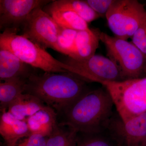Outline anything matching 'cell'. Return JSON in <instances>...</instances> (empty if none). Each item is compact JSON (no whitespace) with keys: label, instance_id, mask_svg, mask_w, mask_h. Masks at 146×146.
<instances>
[{"label":"cell","instance_id":"7","mask_svg":"<svg viewBox=\"0 0 146 146\" xmlns=\"http://www.w3.org/2000/svg\"><path fill=\"white\" fill-rule=\"evenodd\" d=\"M21 34L46 49H52L60 53L58 38L62 27L42 8L33 10L24 22Z\"/></svg>","mask_w":146,"mask_h":146},{"label":"cell","instance_id":"10","mask_svg":"<svg viewBox=\"0 0 146 146\" xmlns=\"http://www.w3.org/2000/svg\"><path fill=\"white\" fill-rule=\"evenodd\" d=\"M122 146H143L146 142V112L119 123Z\"/></svg>","mask_w":146,"mask_h":146},{"label":"cell","instance_id":"11","mask_svg":"<svg viewBox=\"0 0 146 146\" xmlns=\"http://www.w3.org/2000/svg\"><path fill=\"white\" fill-rule=\"evenodd\" d=\"M0 133L5 146H16L31 133L25 121L18 119L8 111L1 112Z\"/></svg>","mask_w":146,"mask_h":146},{"label":"cell","instance_id":"24","mask_svg":"<svg viewBox=\"0 0 146 146\" xmlns=\"http://www.w3.org/2000/svg\"><path fill=\"white\" fill-rule=\"evenodd\" d=\"M48 137L40 134L31 133L18 142L16 146H46Z\"/></svg>","mask_w":146,"mask_h":146},{"label":"cell","instance_id":"16","mask_svg":"<svg viewBox=\"0 0 146 146\" xmlns=\"http://www.w3.org/2000/svg\"><path fill=\"white\" fill-rule=\"evenodd\" d=\"M46 106L36 97L24 93L10 105L8 111L18 119L25 121Z\"/></svg>","mask_w":146,"mask_h":146},{"label":"cell","instance_id":"14","mask_svg":"<svg viewBox=\"0 0 146 146\" xmlns=\"http://www.w3.org/2000/svg\"><path fill=\"white\" fill-rule=\"evenodd\" d=\"M56 120L57 114L54 110L46 106L27 118L25 121L31 134H40L48 138L57 123Z\"/></svg>","mask_w":146,"mask_h":146},{"label":"cell","instance_id":"13","mask_svg":"<svg viewBox=\"0 0 146 146\" xmlns=\"http://www.w3.org/2000/svg\"><path fill=\"white\" fill-rule=\"evenodd\" d=\"M99 32L89 28L78 32L74 48L69 57L84 61L95 55L99 44Z\"/></svg>","mask_w":146,"mask_h":146},{"label":"cell","instance_id":"20","mask_svg":"<svg viewBox=\"0 0 146 146\" xmlns=\"http://www.w3.org/2000/svg\"><path fill=\"white\" fill-rule=\"evenodd\" d=\"M56 124L48 138L46 146H76L78 133L67 126Z\"/></svg>","mask_w":146,"mask_h":146},{"label":"cell","instance_id":"8","mask_svg":"<svg viewBox=\"0 0 146 146\" xmlns=\"http://www.w3.org/2000/svg\"><path fill=\"white\" fill-rule=\"evenodd\" d=\"M64 63L73 68V74L86 81L103 84L125 80L117 65L109 58L95 54L84 61L68 57Z\"/></svg>","mask_w":146,"mask_h":146},{"label":"cell","instance_id":"21","mask_svg":"<svg viewBox=\"0 0 146 146\" xmlns=\"http://www.w3.org/2000/svg\"><path fill=\"white\" fill-rule=\"evenodd\" d=\"M77 31L62 28L58 38L60 53L69 56L72 51Z\"/></svg>","mask_w":146,"mask_h":146},{"label":"cell","instance_id":"26","mask_svg":"<svg viewBox=\"0 0 146 146\" xmlns=\"http://www.w3.org/2000/svg\"></svg>","mask_w":146,"mask_h":146},{"label":"cell","instance_id":"12","mask_svg":"<svg viewBox=\"0 0 146 146\" xmlns=\"http://www.w3.org/2000/svg\"><path fill=\"white\" fill-rule=\"evenodd\" d=\"M31 66L8 50L0 49V80L14 78L27 79L33 74Z\"/></svg>","mask_w":146,"mask_h":146},{"label":"cell","instance_id":"6","mask_svg":"<svg viewBox=\"0 0 146 146\" xmlns=\"http://www.w3.org/2000/svg\"><path fill=\"white\" fill-rule=\"evenodd\" d=\"M106 17L115 36L127 40L145 19L146 10L136 0H114Z\"/></svg>","mask_w":146,"mask_h":146},{"label":"cell","instance_id":"22","mask_svg":"<svg viewBox=\"0 0 146 146\" xmlns=\"http://www.w3.org/2000/svg\"><path fill=\"white\" fill-rule=\"evenodd\" d=\"M131 38L132 43L146 56V18Z\"/></svg>","mask_w":146,"mask_h":146},{"label":"cell","instance_id":"5","mask_svg":"<svg viewBox=\"0 0 146 146\" xmlns=\"http://www.w3.org/2000/svg\"><path fill=\"white\" fill-rule=\"evenodd\" d=\"M100 41L108 58L119 68L125 80L140 78L146 74V56L132 42L99 32Z\"/></svg>","mask_w":146,"mask_h":146},{"label":"cell","instance_id":"3","mask_svg":"<svg viewBox=\"0 0 146 146\" xmlns=\"http://www.w3.org/2000/svg\"><path fill=\"white\" fill-rule=\"evenodd\" d=\"M0 49L10 51L24 63L45 72H73L70 65L56 59L44 48L13 31L1 33Z\"/></svg>","mask_w":146,"mask_h":146},{"label":"cell","instance_id":"4","mask_svg":"<svg viewBox=\"0 0 146 146\" xmlns=\"http://www.w3.org/2000/svg\"><path fill=\"white\" fill-rule=\"evenodd\" d=\"M123 123L146 112V76L102 84Z\"/></svg>","mask_w":146,"mask_h":146},{"label":"cell","instance_id":"23","mask_svg":"<svg viewBox=\"0 0 146 146\" xmlns=\"http://www.w3.org/2000/svg\"><path fill=\"white\" fill-rule=\"evenodd\" d=\"M114 0H86L85 1L100 16H105Z\"/></svg>","mask_w":146,"mask_h":146},{"label":"cell","instance_id":"18","mask_svg":"<svg viewBox=\"0 0 146 146\" xmlns=\"http://www.w3.org/2000/svg\"><path fill=\"white\" fill-rule=\"evenodd\" d=\"M27 79L14 78L0 83V108L1 112L6 111L15 100L24 94Z\"/></svg>","mask_w":146,"mask_h":146},{"label":"cell","instance_id":"19","mask_svg":"<svg viewBox=\"0 0 146 146\" xmlns=\"http://www.w3.org/2000/svg\"><path fill=\"white\" fill-rule=\"evenodd\" d=\"M46 12L62 28L77 31L89 29L88 23L74 12L59 10L48 11Z\"/></svg>","mask_w":146,"mask_h":146},{"label":"cell","instance_id":"15","mask_svg":"<svg viewBox=\"0 0 146 146\" xmlns=\"http://www.w3.org/2000/svg\"><path fill=\"white\" fill-rule=\"evenodd\" d=\"M78 133L76 146H121L117 128L114 122L103 130L92 133Z\"/></svg>","mask_w":146,"mask_h":146},{"label":"cell","instance_id":"9","mask_svg":"<svg viewBox=\"0 0 146 146\" xmlns=\"http://www.w3.org/2000/svg\"><path fill=\"white\" fill-rule=\"evenodd\" d=\"M53 1L0 0V29L18 32L24 22L36 8H42Z\"/></svg>","mask_w":146,"mask_h":146},{"label":"cell","instance_id":"17","mask_svg":"<svg viewBox=\"0 0 146 146\" xmlns=\"http://www.w3.org/2000/svg\"><path fill=\"white\" fill-rule=\"evenodd\" d=\"M46 5V11L59 10L72 11L76 13L88 23L100 17L85 1L57 0L53 1Z\"/></svg>","mask_w":146,"mask_h":146},{"label":"cell","instance_id":"25","mask_svg":"<svg viewBox=\"0 0 146 146\" xmlns=\"http://www.w3.org/2000/svg\"><path fill=\"white\" fill-rule=\"evenodd\" d=\"M143 146H146V142L145 143V145H144Z\"/></svg>","mask_w":146,"mask_h":146},{"label":"cell","instance_id":"2","mask_svg":"<svg viewBox=\"0 0 146 146\" xmlns=\"http://www.w3.org/2000/svg\"><path fill=\"white\" fill-rule=\"evenodd\" d=\"M86 82L70 72L33 73L27 79L24 93L36 97L61 114L88 91Z\"/></svg>","mask_w":146,"mask_h":146},{"label":"cell","instance_id":"1","mask_svg":"<svg viewBox=\"0 0 146 146\" xmlns=\"http://www.w3.org/2000/svg\"><path fill=\"white\" fill-rule=\"evenodd\" d=\"M114 106L104 87L88 91L64 110L61 113L64 121L60 124L78 133L98 132L108 127L115 119Z\"/></svg>","mask_w":146,"mask_h":146}]
</instances>
